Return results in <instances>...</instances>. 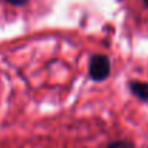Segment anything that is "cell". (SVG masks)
Instances as JSON below:
<instances>
[{
    "label": "cell",
    "instance_id": "3",
    "mask_svg": "<svg viewBox=\"0 0 148 148\" xmlns=\"http://www.w3.org/2000/svg\"><path fill=\"white\" fill-rule=\"evenodd\" d=\"M106 148H132V145L127 141H114V143L108 144Z\"/></svg>",
    "mask_w": 148,
    "mask_h": 148
},
{
    "label": "cell",
    "instance_id": "2",
    "mask_svg": "<svg viewBox=\"0 0 148 148\" xmlns=\"http://www.w3.org/2000/svg\"><path fill=\"white\" fill-rule=\"evenodd\" d=\"M130 89H131V92L137 98H140L141 101H148V84L147 82L132 81V82H130Z\"/></svg>",
    "mask_w": 148,
    "mask_h": 148
},
{
    "label": "cell",
    "instance_id": "5",
    "mask_svg": "<svg viewBox=\"0 0 148 148\" xmlns=\"http://www.w3.org/2000/svg\"><path fill=\"white\" fill-rule=\"evenodd\" d=\"M144 3H145V6L148 7V0H144Z\"/></svg>",
    "mask_w": 148,
    "mask_h": 148
},
{
    "label": "cell",
    "instance_id": "4",
    "mask_svg": "<svg viewBox=\"0 0 148 148\" xmlns=\"http://www.w3.org/2000/svg\"><path fill=\"white\" fill-rule=\"evenodd\" d=\"M4 1H7L13 6H23L25 3H27V0H4Z\"/></svg>",
    "mask_w": 148,
    "mask_h": 148
},
{
    "label": "cell",
    "instance_id": "1",
    "mask_svg": "<svg viewBox=\"0 0 148 148\" xmlns=\"http://www.w3.org/2000/svg\"><path fill=\"white\" fill-rule=\"evenodd\" d=\"M111 63L108 56L105 55H94L89 60V76L94 81H105L109 76Z\"/></svg>",
    "mask_w": 148,
    "mask_h": 148
}]
</instances>
